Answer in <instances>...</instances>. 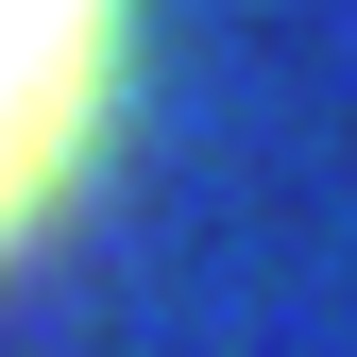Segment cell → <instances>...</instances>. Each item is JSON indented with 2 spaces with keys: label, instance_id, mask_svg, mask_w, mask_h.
<instances>
[{
  "label": "cell",
  "instance_id": "cell-1",
  "mask_svg": "<svg viewBox=\"0 0 357 357\" xmlns=\"http://www.w3.org/2000/svg\"><path fill=\"white\" fill-rule=\"evenodd\" d=\"M119 102V0H0V238H34Z\"/></svg>",
  "mask_w": 357,
  "mask_h": 357
}]
</instances>
